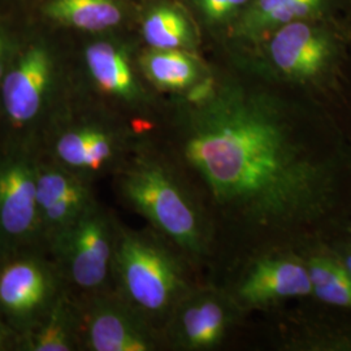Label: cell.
I'll list each match as a JSON object with an SVG mask.
<instances>
[{"label":"cell","mask_w":351,"mask_h":351,"mask_svg":"<svg viewBox=\"0 0 351 351\" xmlns=\"http://www.w3.org/2000/svg\"><path fill=\"white\" fill-rule=\"evenodd\" d=\"M304 263L313 293L320 301L351 308V274L345 264L324 256H313Z\"/></svg>","instance_id":"19"},{"label":"cell","mask_w":351,"mask_h":351,"mask_svg":"<svg viewBox=\"0 0 351 351\" xmlns=\"http://www.w3.org/2000/svg\"><path fill=\"white\" fill-rule=\"evenodd\" d=\"M75 300L80 349L152 351L160 346L162 332L114 291L84 294Z\"/></svg>","instance_id":"7"},{"label":"cell","mask_w":351,"mask_h":351,"mask_svg":"<svg viewBox=\"0 0 351 351\" xmlns=\"http://www.w3.org/2000/svg\"><path fill=\"white\" fill-rule=\"evenodd\" d=\"M119 224L94 201L72 224L47 242L46 250L65 284L84 294L107 290L112 280Z\"/></svg>","instance_id":"4"},{"label":"cell","mask_w":351,"mask_h":351,"mask_svg":"<svg viewBox=\"0 0 351 351\" xmlns=\"http://www.w3.org/2000/svg\"><path fill=\"white\" fill-rule=\"evenodd\" d=\"M132 146L119 133L98 124L71 125L60 129L47 146L38 152L51 162L91 181L107 169H116Z\"/></svg>","instance_id":"9"},{"label":"cell","mask_w":351,"mask_h":351,"mask_svg":"<svg viewBox=\"0 0 351 351\" xmlns=\"http://www.w3.org/2000/svg\"><path fill=\"white\" fill-rule=\"evenodd\" d=\"M78 349L77 300L69 288H65L49 314L20 339L19 350L75 351Z\"/></svg>","instance_id":"14"},{"label":"cell","mask_w":351,"mask_h":351,"mask_svg":"<svg viewBox=\"0 0 351 351\" xmlns=\"http://www.w3.org/2000/svg\"><path fill=\"white\" fill-rule=\"evenodd\" d=\"M143 73L164 90H188L202 78L198 62L182 50H152L141 58Z\"/></svg>","instance_id":"16"},{"label":"cell","mask_w":351,"mask_h":351,"mask_svg":"<svg viewBox=\"0 0 351 351\" xmlns=\"http://www.w3.org/2000/svg\"><path fill=\"white\" fill-rule=\"evenodd\" d=\"M274 32L268 43V55L281 75L293 81H304L324 68L329 45L315 26L298 20Z\"/></svg>","instance_id":"12"},{"label":"cell","mask_w":351,"mask_h":351,"mask_svg":"<svg viewBox=\"0 0 351 351\" xmlns=\"http://www.w3.org/2000/svg\"><path fill=\"white\" fill-rule=\"evenodd\" d=\"M116 180L123 199L177 250L193 259L210 252V215L163 155L150 146H133L116 168Z\"/></svg>","instance_id":"2"},{"label":"cell","mask_w":351,"mask_h":351,"mask_svg":"<svg viewBox=\"0 0 351 351\" xmlns=\"http://www.w3.org/2000/svg\"><path fill=\"white\" fill-rule=\"evenodd\" d=\"M55 66L50 52L34 46L25 51L0 82L1 103L14 130L20 132L34 124L45 110Z\"/></svg>","instance_id":"10"},{"label":"cell","mask_w":351,"mask_h":351,"mask_svg":"<svg viewBox=\"0 0 351 351\" xmlns=\"http://www.w3.org/2000/svg\"><path fill=\"white\" fill-rule=\"evenodd\" d=\"M186 104L176 149L213 216L262 245L294 241L322 210L326 172L293 113L271 94L236 81Z\"/></svg>","instance_id":"1"},{"label":"cell","mask_w":351,"mask_h":351,"mask_svg":"<svg viewBox=\"0 0 351 351\" xmlns=\"http://www.w3.org/2000/svg\"><path fill=\"white\" fill-rule=\"evenodd\" d=\"M38 158L36 147L20 142L0 146V259L42 247Z\"/></svg>","instance_id":"5"},{"label":"cell","mask_w":351,"mask_h":351,"mask_svg":"<svg viewBox=\"0 0 351 351\" xmlns=\"http://www.w3.org/2000/svg\"><path fill=\"white\" fill-rule=\"evenodd\" d=\"M46 13L58 23L88 32L110 29L123 19L114 0H52Z\"/></svg>","instance_id":"17"},{"label":"cell","mask_w":351,"mask_h":351,"mask_svg":"<svg viewBox=\"0 0 351 351\" xmlns=\"http://www.w3.org/2000/svg\"><path fill=\"white\" fill-rule=\"evenodd\" d=\"M216 86H217V84L215 82L213 77H207V78L202 77L199 81H197L193 86L188 88L186 103L199 104V103L210 99L216 90Z\"/></svg>","instance_id":"21"},{"label":"cell","mask_w":351,"mask_h":351,"mask_svg":"<svg viewBox=\"0 0 351 351\" xmlns=\"http://www.w3.org/2000/svg\"><path fill=\"white\" fill-rule=\"evenodd\" d=\"M172 246L159 233L119 226L113 258L114 293L162 335L176 306L191 290Z\"/></svg>","instance_id":"3"},{"label":"cell","mask_w":351,"mask_h":351,"mask_svg":"<svg viewBox=\"0 0 351 351\" xmlns=\"http://www.w3.org/2000/svg\"><path fill=\"white\" fill-rule=\"evenodd\" d=\"M39 252L0 259V315L20 339L40 323L68 288L53 262Z\"/></svg>","instance_id":"6"},{"label":"cell","mask_w":351,"mask_h":351,"mask_svg":"<svg viewBox=\"0 0 351 351\" xmlns=\"http://www.w3.org/2000/svg\"><path fill=\"white\" fill-rule=\"evenodd\" d=\"M310 294L313 285L306 263L291 254H271L251 264L232 298L239 307L254 308Z\"/></svg>","instance_id":"11"},{"label":"cell","mask_w":351,"mask_h":351,"mask_svg":"<svg viewBox=\"0 0 351 351\" xmlns=\"http://www.w3.org/2000/svg\"><path fill=\"white\" fill-rule=\"evenodd\" d=\"M143 37L151 49L181 50L194 46V33L188 17L172 7H158L143 21Z\"/></svg>","instance_id":"18"},{"label":"cell","mask_w":351,"mask_h":351,"mask_svg":"<svg viewBox=\"0 0 351 351\" xmlns=\"http://www.w3.org/2000/svg\"><path fill=\"white\" fill-rule=\"evenodd\" d=\"M5 47H4V42L0 38V82L3 80V77L5 75Z\"/></svg>","instance_id":"23"},{"label":"cell","mask_w":351,"mask_h":351,"mask_svg":"<svg viewBox=\"0 0 351 351\" xmlns=\"http://www.w3.org/2000/svg\"><path fill=\"white\" fill-rule=\"evenodd\" d=\"M14 346L19 349L20 336L0 315V351L12 350Z\"/></svg>","instance_id":"22"},{"label":"cell","mask_w":351,"mask_h":351,"mask_svg":"<svg viewBox=\"0 0 351 351\" xmlns=\"http://www.w3.org/2000/svg\"><path fill=\"white\" fill-rule=\"evenodd\" d=\"M323 0H254L241 19L237 33L254 38L293 21L306 20L322 5Z\"/></svg>","instance_id":"15"},{"label":"cell","mask_w":351,"mask_h":351,"mask_svg":"<svg viewBox=\"0 0 351 351\" xmlns=\"http://www.w3.org/2000/svg\"><path fill=\"white\" fill-rule=\"evenodd\" d=\"M90 77L101 93L121 101H137L142 88L125 52L108 42L90 45L85 51Z\"/></svg>","instance_id":"13"},{"label":"cell","mask_w":351,"mask_h":351,"mask_svg":"<svg viewBox=\"0 0 351 351\" xmlns=\"http://www.w3.org/2000/svg\"><path fill=\"white\" fill-rule=\"evenodd\" d=\"M345 267L348 268V271L351 274V256H348V259H346V262H345Z\"/></svg>","instance_id":"24"},{"label":"cell","mask_w":351,"mask_h":351,"mask_svg":"<svg viewBox=\"0 0 351 351\" xmlns=\"http://www.w3.org/2000/svg\"><path fill=\"white\" fill-rule=\"evenodd\" d=\"M249 1L250 0H198L204 17L216 24L228 20L232 14L249 4Z\"/></svg>","instance_id":"20"},{"label":"cell","mask_w":351,"mask_h":351,"mask_svg":"<svg viewBox=\"0 0 351 351\" xmlns=\"http://www.w3.org/2000/svg\"><path fill=\"white\" fill-rule=\"evenodd\" d=\"M236 308L232 295L191 289L164 326L163 337L184 350H211L223 343Z\"/></svg>","instance_id":"8"}]
</instances>
